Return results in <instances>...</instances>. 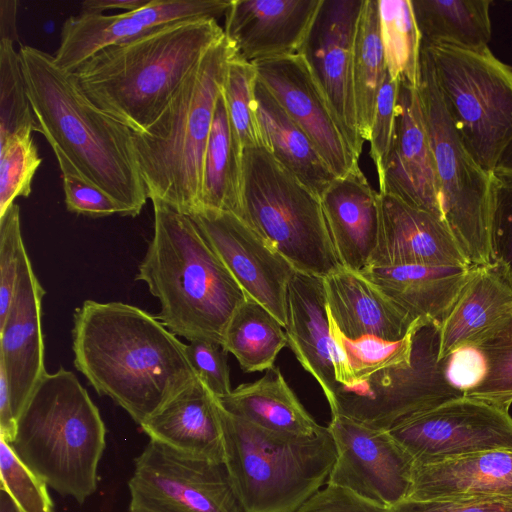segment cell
I'll return each mask as SVG.
<instances>
[{
	"label": "cell",
	"mask_w": 512,
	"mask_h": 512,
	"mask_svg": "<svg viewBox=\"0 0 512 512\" xmlns=\"http://www.w3.org/2000/svg\"><path fill=\"white\" fill-rule=\"evenodd\" d=\"M74 365L140 426L198 379L181 342L148 312L86 300L73 315Z\"/></svg>",
	"instance_id": "obj_1"
},
{
	"label": "cell",
	"mask_w": 512,
	"mask_h": 512,
	"mask_svg": "<svg viewBox=\"0 0 512 512\" xmlns=\"http://www.w3.org/2000/svg\"><path fill=\"white\" fill-rule=\"evenodd\" d=\"M28 97L62 174H74L108 194L123 216L139 215L146 188L133 131L91 103L72 73L35 47L19 49Z\"/></svg>",
	"instance_id": "obj_2"
},
{
	"label": "cell",
	"mask_w": 512,
	"mask_h": 512,
	"mask_svg": "<svg viewBox=\"0 0 512 512\" xmlns=\"http://www.w3.org/2000/svg\"><path fill=\"white\" fill-rule=\"evenodd\" d=\"M223 37V28L211 18L165 24L102 49L72 74L91 103L141 132Z\"/></svg>",
	"instance_id": "obj_3"
},
{
	"label": "cell",
	"mask_w": 512,
	"mask_h": 512,
	"mask_svg": "<svg viewBox=\"0 0 512 512\" xmlns=\"http://www.w3.org/2000/svg\"><path fill=\"white\" fill-rule=\"evenodd\" d=\"M152 203L154 233L135 279L159 300L156 317L172 333L222 344L228 322L248 296L189 215Z\"/></svg>",
	"instance_id": "obj_4"
},
{
	"label": "cell",
	"mask_w": 512,
	"mask_h": 512,
	"mask_svg": "<svg viewBox=\"0 0 512 512\" xmlns=\"http://www.w3.org/2000/svg\"><path fill=\"white\" fill-rule=\"evenodd\" d=\"M233 50L224 37L190 72L157 119L133 132L138 167L151 201L190 215L202 206L204 156Z\"/></svg>",
	"instance_id": "obj_5"
},
{
	"label": "cell",
	"mask_w": 512,
	"mask_h": 512,
	"mask_svg": "<svg viewBox=\"0 0 512 512\" xmlns=\"http://www.w3.org/2000/svg\"><path fill=\"white\" fill-rule=\"evenodd\" d=\"M105 437L97 406L76 375L60 367L37 383L9 444L50 488L81 504L97 490Z\"/></svg>",
	"instance_id": "obj_6"
},
{
	"label": "cell",
	"mask_w": 512,
	"mask_h": 512,
	"mask_svg": "<svg viewBox=\"0 0 512 512\" xmlns=\"http://www.w3.org/2000/svg\"><path fill=\"white\" fill-rule=\"evenodd\" d=\"M217 405L224 465L242 512H297L326 484L336 460L327 427L313 436L281 434Z\"/></svg>",
	"instance_id": "obj_7"
},
{
	"label": "cell",
	"mask_w": 512,
	"mask_h": 512,
	"mask_svg": "<svg viewBox=\"0 0 512 512\" xmlns=\"http://www.w3.org/2000/svg\"><path fill=\"white\" fill-rule=\"evenodd\" d=\"M240 217L295 271L324 278L342 267L320 197L266 148L242 152Z\"/></svg>",
	"instance_id": "obj_8"
},
{
	"label": "cell",
	"mask_w": 512,
	"mask_h": 512,
	"mask_svg": "<svg viewBox=\"0 0 512 512\" xmlns=\"http://www.w3.org/2000/svg\"><path fill=\"white\" fill-rule=\"evenodd\" d=\"M452 124L467 152L492 173L512 142V67L489 47L421 46Z\"/></svg>",
	"instance_id": "obj_9"
},
{
	"label": "cell",
	"mask_w": 512,
	"mask_h": 512,
	"mask_svg": "<svg viewBox=\"0 0 512 512\" xmlns=\"http://www.w3.org/2000/svg\"><path fill=\"white\" fill-rule=\"evenodd\" d=\"M418 91L436 166L442 220L472 265H491V173L482 169L462 144L423 48Z\"/></svg>",
	"instance_id": "obj_10"
},
{
	"label": "cell",
	"mask_w": 512,
	"mask_h": 512,
	"mask_svg": "<svg viewBox=\"0 0 512 512\" xmlns=\"http://www.w3.org/2000/svg\"><path fill=\"white\" fill-rule=\"evenodd\" d=\"M449 358L440 359V324L419 319L411 329L407 364L375 372L353 386L339 384L332 414L390 430L414 414L465 396L449 377Z\"/></svg>",
	"instance_id": "obj_11"
},
{
	"label": "cell",
	"mask_w": 512,
	"mask_h": 512,
	"mask_svg": "<svg viewBox=\"0 0 512 512\" xmlns=\"http://www.w3.org/2000/svg\"><path fill=\"white\" fill-rule=\"evenodd\" d=\"M129 508L150 512H242L224 463L150 440L135 459Z\"/></svg>",
	"instance_id": "obj_12"
},
{
	"label": "cell",
	"mask_w": 512,
	"mask_h": 512,
	"mask_svg": "<svg viewBox=\"0 0 512 512\" xmlns=\"http://www.w3.org/2000/svg\"><path fill=\"white\" fill-rule=\"evenodd\" d=\"M388 431L414 463L512 451L508 409L466 396L405 418Z\"/></svg>",
	"instance_id": "obj_13"
},
{
	"label": "cell",
	"mask_w": 512,
	"mask_h": 512,
	"mask_svg": "<svg viewBox=\"0 0 512 512\" xmlns=\"http://www.w3.org/2000/svg\"><path fill=\"white\" fill-rule=\"evenodd\" d=\"M364 0H321L299 54L359 158L364 140L353 87L354 42Z\"/></svg>",
	"instance_id": "obj_14"
},
{
	"label": "cell",
	"mask_w": 512,
	"mask_h": 512,
	"mask_svg": "<svg viewBox=\"0 0 512 512\" xmlns=\"http://www.w3.org/2000/svg\"><path fill=\"white\" fill-rule=\"evenodd\" d=\"M327 428L336 460L326 484L347 488L387 508L408 497L414 460L388 430L339 414L331 415Z\"/></svg>",
	"instance_id": "obj_15"
},
{
	"label": "cell",
	"mask_w": 512,
	"mask_h": 512,
	"mask_svg": "<svg viewBox=\"0 0 512 512\" xmlns=\"http://www.w3.org/2000/svg\"><path fill=\"white\" fill-rule=\"evenodd\" d=\"M189 216L245 294L285 328L292 265L232 212L203 207Z\"/></svg>",
	"instance_id": "obj_16"
},
{
	"label": "cell",
	"mask_w": 512,
	"mask_h": 512,
	"mask_svg": "<svg viewBox=\"0 0 512 512\" xmlns=\"http://www.w3.org/2000/svg\"><path fill=\"white\" fill-rule=\"evenodd\" d=\"M258 80L306 133L336 177L359 168L332 111L298 53L253 63Z\"/></svg>",
	"instance_id": "obj_17"
},
{
	"label": "cell",
	"mask_w": 512,
	"mask_h": 512,
	"mask_svg": "<svg viewBox=\"0 0 512 512\" xmlns=\"http://www.w3.org/2000/svg\"><path fill=\"white\" fill-rule=\"evenodd\" d=\"M379 193L395 196L443 222L436 166L418 87L403 82H399L394 133Z\"/></svg>",
	"instance_id": "obj_18"
},
{
	"label": "cell",
	"mask_w": 512,
	"mask_h": 512,
	"mask_svg": "<svg viewBox=\"0 0 512 512\" xmlns=\"http://www.w3.org/2000/svg\"><path fill=\"white\" fill-rule=\"evenodd\" d=\"M321 0H232L224 35L245 62L298 54Z\"/></svg>",
	"instance_id": "obj_19"
},
{
	"label": "cell",
	"mask_w": 512,
	"mask_h": 512,
	"mask_svg": "<svg viewBox=\"0 0 512 512\" xmlns=\"http://www.w3.org/2000/svg\"><path fill=\"white\" fill-rule=\"evenodd\" d=\"M46 291L38 281L24 248L10 310L0 324V363L10 384L18 420L37 383L46 373L41 325Z\"/></svg>",
	"instance_id": "obj_20"
},
{
	"label": "cell",
	"mask_w": 512,
	"mask_h": 512,
	"mask_svg": "<svg viewBox=\"0 0 512 512\" xmlns=\"http://www.w3.org/2000/svg\"><path fill=\"white\" fill-rule=\"evenodd\" d=\"M412 264L474 266L439 218L381 194L380 231L368 267Z\"/></svg>",
	"instance_id": "obj_21"
},
{
	"label": "cell",
	"mask_w": 512,
	"mask_h": 512,
	"mask_svg": "<svg viewBox=\"0 0 512 512\" xmlns=\"http://www.w3.org/2000/svg\"><path fill=\"white\" fill-rule=\"evenodd\" d=\"M342 267L361 273L370 263L381 225V194L360 168L336 177L320 197Z\"/></svg>",
	"instance_id": "obj_22"
},
{
	"label": "cell",
	"mask_w": 512,
	"mask_h": 512,
	"mask_svg": "<svg viewBox=\"0 0 512 512\" xmlns=\"http://www.w3.org/2000/svg\"><path fill=\"white\" fill-rule=\"evenodd\" d=\"M406 499L512 502V451H484L414 463Z\"/></svg>",
	"instance_id": "obj_23"
},
{
	"label": "cell",
	"mask_w": 512,
	"mask_h": 512,
	"mask_svg": "<svg viewBox=\"0 0 512 512\" xmlns=\"http://www.w3.org/2000/svg\"><path fill=\"white\" fill-rule=\"evenodd\" d=\"M287 345L321 386L330 405L338 389L337 349L332 337L324 279L295 271L288 285Z\"/></svg>",
	"instance_id": "obj_24"
},
{
	"label": "cell",
	"mask_w": 512,
	"mask_h": 512,
	"mask_svg": "<svg viewBox=\"0 0 512 512\" xmlns=\"http://www.w3.org/2000/svg\"><path fill=\"white\" fill-rule=\"evenodd\" d=\"M323 279L329 319L351 340L400 341L417 321L360 273L340 267Z\"/></svg>",
	"instance_id": "obj_25"
},
{
	"label": "cell",
	"mask_w": 512,
	"mask_h": 512,
	"mask_svg": "<svg viewBox=\"0 0 512 512\" xmlns=\"http://www.w3.org/2000/svg\"><path fill=\"white\" fill-rule=\"evenodd\" d=\"M150 440L222 464L223 431L217 398L197 379L140 425Z\"/></svg>",
	"instance_id": "obj_26"
},
{
	"label": "cell",
	"mask_w": 512,
	"mask_h": 512,
	"mask_svg": "<svg viewBox=\"0 0 512 512\" xmlns=\"http://www.w3.org/2000/svg\"><path fill=\"white\" fill-rule=\"evenodd\" d=\"M474 267L395 265L367 267L360 274L413 319L441 324Z\"/></svg>",
	"instance_id": "obj_27"
},
{
	"label": "cell",
	"mask_w": 512,
	"mask_h": 512,
	"mask_svg": "<svg viewBox=\"0 0 512 512\" xmlns=\"http://www.w3.org/2000/svg\"><path fill=\"white\" fill-rule=\"evenodd\" d=\"M512 312V289L493 265L475 266L440 324V359L473 347Z\"/></svg>",
	"instance_id": "obj_28"
},
{
	"label": "cell",
	"mask_w": 512,
	"mask_h": 512,
	"mask_svg": "<svg viewBox=\"0 0 512 512\" xmlns=\"http://www.w3.org/2000/svg\"><path fill=\"white\" fill-rule=\"evenodd\" d=\"M217 400L232 415L273 432L306 437L323 428L305 410L275 366L260 379L241 384Z\"/></svg>",
	"instance_id": "obj_29"
},
{
	"label": "cell",
	"mask_w": 512,
	"mask_h": 512,
	"mask_svg": "<svg viewBox=\"0 0 512 512\" xmlns=\"http://www.w3.org/2000/svg\"><path fill=\"white\" fill-rule=\"evenodd\" d=\"M255 100L267 150L283 167L321 197L336 176L313 142L258 77L255 84Z\"/></svg>",
	"instance_id": "obj_30"
},
{
	"label": "cell",
	"mask_w": 512,
	"mask_h": 512,
	"mask_svg": "<svg viewBox=\"0 0 512 512\" xmlns=\"http://www.w3.org/2000/svg\"><path fill=\"white\" fill-rule=\"evenodd\" d=\"M489 0H411L421 46L450 44L466 49L488 47Z\"/></svg>",
	"instance_id": "obj_31"
},
{
	"label": "cell",
	"mask_w": 512,
	"mask_h": 512,
	"mask_svg": "<svg viewBox=\"0 0 512 512\" xmlns=\"http://www.w3.org/2000/svg\"><path fill=\"white\" fill-rule=\"evenodd\" d=\"M242 212V150L235 138L223 90L215 107L203 166L201 208Z\"/></svg>",
	"instance_id": "obj_32"
},
{
	"label": "cell",
	"mask_w": 512,
	"mask_h": 512,
	"mask_svg": "<svg viewBox=\"0 0 512 512\" xmlns=\"http://www.w3.org/2000/svg\"><path fill=\"white\" fill-rule=\"evenodd\" d=\"M153 29L144 7L115 15L70 16L61 28L60 44L53 55L57 67L73 73L102 49L125 42Z\"/></svg>",
	"instance_id": "obj_33"
},
{
	"label": "cell",
	"mask_w": 512,
	"mask_h": 512,
	"mask_svg": "<svg viewBox=\"0 0 512 512\" xmlns=\"http://www.w3.org/2000/svg\"><path fill=\"white\" fill-rule=\"evenodd\" d=\"M284 329L272 313L248 297L228 322L222 345L243 371L268 370L287 344Z\"/></svg>",
	"instance_id": "obj_34"
},
{
	"label": "cell",
	"mask_w": 512,
	"mask_h": 512,
	"mask_svg": "<svg viewBox=\"0 0 512 512\" xmlns=\"http://www.w3.org/2000/svg\"><path fill=\"white\" fill-rule=\"evenodd\" d=\"M386 72L379 29L378 0H364L354 42L353 87L357 123L369 140L377 96Z\"/></svg>",
	"instance_id": "obj_35"
},
{
	"label": "cell",
	"mask_w": 512,
	"mask_h": 512,
	"mask_svg": "<svg viewBox=\"0 0 512 512\" xmlns=\"http://www.w3.org/2000/svg\"><path fill=\"white\" fill-rule=\"evenodd\" d=\"M379 29L390 77L418 87L421 38L411 0H378Z\"/></svg>",
	"instance_id": "obj_36"
},
{
	"label": "cell",
	"mask_w": 512,
	"mask_h": 512,
	"mask_svg": "<svg viewBox=\"0 0 512 512\" xmlns=\"http://www.w3.org/2000/svg\"><path fill=\"white\" fill-rule=\"evenodd\" d=\"M482 371L465 396L505 409L512 404V312L490 329L473 347Z\"/></svg>",
	"instance_id": "obj_37"
},
{
	"label": "cell",
	"mask_w": 512,
	"mask_h": 512,
	"mask_svg": "<svg viewBox=\"0 0 512 512\" xmlns=\"http://www.w3.org/2000/svg\"><path fill=\"white\" fill-rule=\"evenodd\" d=\"M337 349L335 376L344 386H353L377 371L407 364L411 356V331L402 340L385 341L375 337L351 340L330 321Z\"/></svg>",
	"instance_id": "obj_38"
},
{
	"label": "cell",
	"mask_w": 512,
	"mask_h": 512,
	"mask_svg": "<svg viewBox=\"0 0 512 512\" xmlns=\"http://www.w3.org/2000/svg\"><path fill=\"white\" fill-rule=\"evenodd\" d=\"M253 63L231 56L223 85V95L235 138L243 152L248 148H266L256 112Z\"/></svg>",
	"instance_id": "obj_39"
},
{
	"label": "cell",
	"mask_w": 512,
	"mask_h": 512,
	"mask_svg": "<svg viewBox=\"0 0 512 512\" xmlns=\"http://www.w3.org/2000/svg\"><path fill=\"white\" fill-rule=\"evenodd\" d=\"M22 132L41 128L28 97L19 51L0 40V145Z\"/></svg>",
	"instance_id": "obj_40"
},
{
	"label": "cell",
	"mask_w": 512,
	"mask_h": 512,
	"mask_svg": "<svg viewBox=\"0 0 512 512\" xmlns=\"http://www.w3.org/2000/svg\"><path fill=\"white\" fill-rule=\"evenodd\" d=\"M32 132L14 135L0 145V216L17 197H28L36 170L41 165Z\"/></svg>",
	"instance_id": "obj_41"
},
{
	"label": "cell",
	"mask_w": 512,
	"mask_h": 512,
	"mask_svg": "<svg viewBox=\"0 0 512 512\" xmlns=\"http://www.w3.org/2000/svg\"><path fill=\"white\" fill-rule=\"evenodd\" d=\"M489 247L491 265L512 289V172L491 173Z\"/></svg>",
	"instance_id": "obj_42"
},
{
	"label": "cell",
	"mask_w": 512,
	"mask_h": 512,
	"mask_svg": "<svg viewBox=\"0 0 512 512\" xmlns=\"http://www.w3.org/2000/svg\"><path fill=\"white\" fill-rule=\"evenodd\" d=\"M1 487L21 512H55L47 483L33 472L0 438Z\"/></svg>",
	"instance_id": "obj_43"
},
{
	"label": "cell",
	"mask_w": 512,
	"mask_h": 512,
	"mask_svg": "<svg viewBox=\"0 0 512 512\" xmlns=\"http://www.w3.org/2000/svg\"><path fill=\"white\" fill-rule=\"evenodd\" d=\"M24 248L20 209L13 203L0 216V324L4 322L13 301Z\"/></svg>",
	"instance_id": "obj_44"
},
{
	"label": "cell",
	"mask_w": 512,
	"mask_h": 512,
	"mask_svg": "<svg viewBox=\"0 0 512 512\" xmlns=\"http://www.w3.org/2000/svg\"><path fill=\"white\" fill-rule=\"evenodd\" d=\"M399 82L393 80L387 69L377 96L371 124L370 155L375 165L378 183L381 182L394 133Z\"/></svg>",
	"instance_id": "obj_45"
},
{
	"label": "cell",
	"mask_w": 512,
	"mask_h": 512,
	"mask_svg": "<svg viewBox=\"0 0 512 512\" xmlns=\"http://www.w3.org/2000/svg\"><path fill=\"white\" fill-rule=\"evenodd\" d=\"M186 353L198 379L216 398L226 396L232 391L228 352L222 344L208 340H191L186 344Z\"/></svg>",
	"instance_id": "obj_46"
},
{
	"label": "cell",
	"mask_w": 512,
	"mask_h": 512,
	"mask_svg": "<svg viewBox=\"0 0 512 512\" xmlns=\"http://www.w3.org/2000/svg\"><path fill=\"white\" fill-rule=\"evenodd\" d=\"M65 204L76 214L93 218L123 215L121 207L104 191L74 174H62Z\"/></svg>",
	"instance_id": "obj_47"
},
{
	"label": "cell",
	"mask_w": 512,
	"mask_h": 512,
	"mask_svg": "<svg viewBox=\"0 0 512 512\" xmlns=\"http://www.w3.org/2000/svg\"><path fill=\"white\" fill-rule=\"evenodd\" d=\"M297 512H388V508L347 488L325 484Z\"/></svg>",
	"instance_id": "obj_48"
},
{
	"label": "cell",
	"mask_w": 512,
	"mask_h": 512,
	"mask_svg": "<svg viewBox=\"0 0 512 512\" xmlns=\"http://www.w3.org/2000/svg\"><path fill=\"white\" fill-rule=\"evenodd\" d=\"M388 512H512V502L501 500H412L388 508Z\"/></svg>",
	"instance_id": "obj_49"
},
{
	"label": "cell",
	"mask_w": 512,
	"mask_h": 512,
	"mask_svg": "<svg viewBox=\"0 0 512 512\" xmlns=\"http://www.w3.org/2000/svg\"><path fill=\"white\" fill-rule=\"evenodd\" d=\"M16 427L17 419L13 412L10 384L5 368L0 363V438L11 443Z\"/></svg>",
	"instance_id": "obj_50"
},
{
	"label": "cell",
	"mask_w": 512,
	"mask_h": 512,
	"mask_svg": "<svg viewBox=\"0 0 512 512\" xmlns=\"http://www.w3.org/2000/svg\"><path fill=\"white\" fill-rule=\"evenodd\" d=\"M150 0H85L81 3V13L104 14L105 11L121 9L134 11L147 5Z\"/></svg>",
	"instance_id": "obj_51"
},
{
	"label": "cell",
	"mask_w": 512,
	"mask_h": 512,
	"mask_svg": "<svg viewBox=\"0 0 512 512\" xmlns=\"http://www.w3.org/2000/svg\"><path fill=\"white\" fill-rule=\"evenodd\" d=\"M18 1L0 0V40H8L13 43L18 41L17 10Z\"/></svg>",
	"instance_id": "obj_52"
},
{
	"label": "cell",
	"mask_w": 512,
	"mask_h": 512,
	"mask_svg": "<svg viewBox=\"0 0 512 512\" xmlns=\"http://www.w3.org/2000/svg\"><path fill=\"white\" fill-rule=\"evenodd\" d=\"M0 512H21L11 496L0 489Z\"/></svg>",
	"instance_id": "obj_53"
},
{
	"label": "cell",
	"mask_w": 512,
	"mask_h": 512,
	"mask_svg": "<svg viewBox=\"0 0 512 512\" xmlns=\"http://www.w3.org/2000/svg\"><path fill=\"white\" fill-rule=\"evenodd\" d=\"M495 170L512 172V142L504 151Z\"/></svg>",
	"instance_id": "obj_54"
},
{
	"label": "cell",
	"mask_w": 512,
	"mask_h": 512,
	"mask_svg": "<svg viewBox=\"0 0 512 512\" xmlns=\"http://www.w3.org/2000/svg\"><path fill=\"white\" fill-rule=\"evenodd\" d=\"M129 512H150L143 509L129 508Z\"/></svg>",
	"instance_id": "obj_55"
}]
</instances>
